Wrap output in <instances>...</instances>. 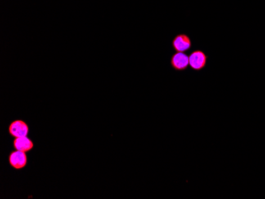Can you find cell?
I'll return each instance as SVG.
<instances>
[{"mask_svg": "<svg viewBox=\"0 0 265 199\" xmlns=\"http://www.w3.org/2000/svg\"><path fill=\"white\" fill-rule=\"evenodd\" d=\"M14 149L18 151L28 152L33 149V142L30 138L27 137H17L13 142Z\"/></svg>", "mask_w": 265, "mask_h": 199, "instance_id": "8992f818", "label": "cell"}, {"mask_svg": "<svg viewBox=\"0 0 265 199\" xmlns=\"http://www.w3.org/2000/svg\"><path fill=\"white\" fill-rule=\"evenodd\" d=\"M172 46L176 52H186L191 50L192 42L186 33H179L172 39Z\"/></svg>", "mask_w": 265, "mask_h": 199, "instance_id": "7a4b0ae2", "label": "cell"}, {"mask_svg": "<svg viewBox=\"0 0 265 199\" xmlns=\"http://www.w3.org/2000/svg\"><path fill=\"white\" fill-rule=\"evenodd\" d=\"M208 56L203 50H195L189 55V66L193 71L199 73L207 65Z\"/></svg>", "mask_w": 265, "mask_h": 199, "instance_id": "6da1fadb", "label": "cell"}, {"mask_svg": "<svg viewBox=\"0 0 265 199\" xmlns=\"http://www.w3.org/2000/svg\"><path fill=\"white\" fill-rule=\"evenodd\" d=\"M8 161L13 168H15L16 170H21L26 166V152L18 150L11 151V154L9 155Z\"/></svg>", "mask_w": 265, "mask_h": 199, "instance_id": "5b68a950", "label": "cell"}, {"mask_svg": "<svg viewBox=\"0 0 265 199\" xmlns=\"http://www.w3.org/2000/svg\"><path fill=\"white\" fill-rule=\"evenodd\" d=\"M170 65L176 72H185L189 68V56L185 52H176L171 57Z\"/></svg>", "mask_w": 265, "mask_h": 199, "instance_id": "3957f363", "label": "cell"}, {"mask_svg": "<svg viewBox=\"0 0 265 199\" xmlns=\"http://www.w3.org/2000/svg\"><path fill=\"white\" fill-rule=\"evenodd\" d=\"M8 131L11 137L15 138L26 137L27 135L29 134V125L24 121L18 119V120L13 121L10 124Z\"/></svg>", "mask_w": 265, "mask_h": 199, "instance_id": "277c9868", "label": "cell"}]
</instances>
